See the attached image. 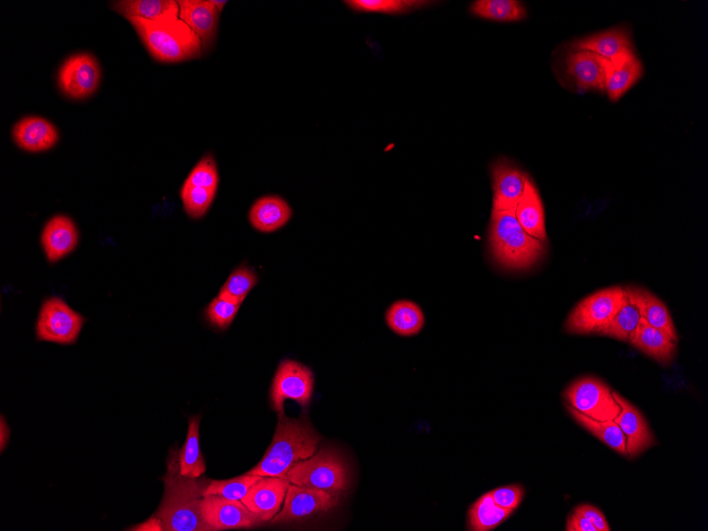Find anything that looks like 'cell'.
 Returning <instances> with one entry per match:
<instances>
[{
    "mask_svg": "<svg viewBox=\"0 0 708 531\" xmlns=\"http://www.w3.org/2000/svg\"><path fill=\"white\" fill-rule=\"evenodd\" d=\"M175 454L169 460V472L164 477L166 486L163 505L157 512L162 530L208 531L211 528L202 516V500L210 481H199L181 474Z\"/></svg>",
    "mask_w": 708,
    "mask_h": 531,
    "instance_id": "obj_1",
    "label": "cell"
},
{
    "mask_svg": "<svg viewBox=\"0 0 708 531\" xmlns=\"http://www.w3.org/2000/svg\"><path fill=\"white\" fill-rule=\"evenodd\" d=\"M276 433L261 462L246 474L286 479L298 463L314 455L322 437L305 418H278Z\"/></svg>",
    "mask_w": 708,
    "mask_h": 531,
    "instance_id": "obj_2",
    "label": "cell"
},
{
    "mask_svg": "<svg viewBox=\"0 0 708 531\" xmlns=\"http://www.w3.org/2000/svg\"><path fill=\"white\" fill-rule=\"evenodd\" d=\"M489 245L494 261L511 271L534 268L547 250V243L525 232L516 217L515 209L492 210Z\"/></svg>",
    "mask_w": 708,
    "mask_h": 531,
    "instance_id": "obj_3",
    "label": "cell"
},
{
    "mask_svg": "<svg viewBox=\"0 0 708 531\" xmlns=\"http://www.w3.org/2000/svg\"><path fill=\"white\" fill-rule=\"evenodd\" d=\"M158 62L180 63L199 59L203 55L199 35L179 17H165L157 21L128 20Z\"/></svg>",
    "mask_w": 708,
    "mask_h": 531,
    "instance_id": "obj_4",
    "label": "cell"
},
{
    "mask_svg": "<svg viewBox=\"0 0 708 531\" xmlns=\"http://www.w3.org/2000/svg\"><path fill=\"white\" fill-rule=\"evenodd\" d=\"M627 298L624 287L599 290L583 298L570 313L564 329L571 334H598L611 321Z\"/></svg>",
    "mask_w": 708,
    "mask_h": 531,
    "instance_id": "obj_5",
    "label": "cell"
},
{
    "mask_svg": "<svg viewBox=\"0 0 708 531\" xmlns=\"http://www.w3.org/2000/svg\"><path fill=\"white\" fill-rule=\"evenodd\" d=\"M285 480L291 485L324 490L336 495L348 486L347 468L342 458L326 448L298 463Z\"/></svg>",
    "mask_w": 708,
    "mask_h": 531,
    "instance_id": "obj_6",
    "label": "cell"
},
{
    "mask_svg": "<svg viewBox=\"0 0 708 531\" xmlns=\"http://www.w3.org/2000/svg\"><path fill=\"white\" fill-rule=\"evenodd\" d=\"M564 398L573 409L597 421H612L622 411L611 387L595 377H584L573 382L564 392Z\"/></svg>",
    "mask_w": 708,
    "mask_h": 531,
    "instance_id": "obj_7",
    "label": "cell"
},
{
    "mask_svg": "<svg viewBox=\"0 0 708 531\" xmlns=\"http://www.w3.org/2000/svg\"><path fill=\"white\" fill-rule=\"evenodd\" d=\"M85 323L84 317L63 299L52 297L43 304L37 324L40 341L62 345L74 344Z\"/></svg>",
    "mask_w": 708,
    "mask_h": 531,
    "instance_id": "obj_8",
    "label": "cell"
},
{
    "mask_svg": "<svg viewBox=\"0 0 708 531\" xmlns=\"http://www.w3.org/2000/svg\"><path fill=\"white\" fill-rule=\"evenodd\" d=\"M313 385V373L307 366L291 360L283 361L277 369L271 392L273 409L278 416H286L283 404L288 399L296 401L300 406H308Z\"/></svg>",
    "mask_w": 708,
    "mask_h": 531,
    "instance_id": "obj_9",
    "label": "cell"
},
{
    "mask_svg": "<svg viewBox=\"0 0 708 531\" xmlns=\"http://www.w3.org/2000/svg\"><path fill=\"white\" fill-rule=\"evenodd\" d=\"M101 68L90 53L68 58L59 69L58 82L64 95L72 99L92 96L99 87Z\"/></svg>",
    "mask_w": 708,
    "mask_h": 531,
    "instance_id": "obj_10",
    "label": "cell"
},
{
    "mask_svg": "<svg viewBox=\"0 0 708 531\" xmlns=\"http://www.w3.org/2000/svg\"><path fill=\"white\" fill-rule=\"evenodd\" d=\"M339 503L338 495L324 490L290 485L285 507L277 515L273 523H288L299 521L327 512Z\"/></svg>",
    "mask_w": 708,
    "mask_h": 531,
    "instance_id": "obj_11",
    "label": "cell"
},
{
    "mask_svg": "<svg viewBox=\"0 0 708 531\" xmlns=\"http://www.w3.org/2000/svg\"><path fill=\"white\" fill-rule=\"evenodd\" d=\"M201 509L211 530L252 528L261 523L242 502L220 495H205Z\"/></svg>",
    "mask_w": 708,
    "mask_h": 531,
    "instance_id": "obj_12",
    "label": "cell"
},
{
    "mask_svg": "<svg viewBox=\"0 0 708 531\" xmlns=\"http://www.w3.org/2000/svg\"><path fill=\"white\" fill-rule=\"evenodd\" d=\"M493 209H516L524 196L528 175L507 159H498L491 166Z\"/></svg>",
    "mask_w": 708,
    "mask_h": 531,
    "instance_id": "obj_13",
    "label": "cell"
},
{
    "mask_svg": "<svg viewBox=\"0 0 708 531\" xmlns=\"http://www.w3.org/2000/svg\"><path fill=\"white\" fill-rule=\"evenodd\" d=\"M290 485L287 480L280 477L262 476L241 502L260 522L271 521L285 501Z\"/></svg>",
    "mask_w": 708,
    "mask_h": 531,
    "instance_id": "obj_14",
    "label": "cell"
},
{
    "mask_svg": "<svg viewBox=\"0 0 708 531\" xmlns=\"http://www.w3.org/2000/svg\"><path fill=\"white\" fill-rule=\"evenodd\" d=\"M613 397L622 409L614 421L625 435L628 456L634 458L654 446L656 440L642 413L616 392Z\"/></svg>",
    "mask_w": 708,
    "mask_h": 531,
    "instance_id": "obj_15",
    "label": "cell"
},
{
    "mask_svg": "<svg viewBox=\"0 0 708 531\" xmlns=\"http://www.w3.org/2000/svg\"><path fill=\"white\" fill-rule=\"evenodd\" d=\"M180 19L199 35L203 52L215 46L221 12L206 0H180Z\"/></svg>",
    "mask_w": 708,
    "mask_h": 531,
    "instance_id": "obj_16",
    "label": "cell"
},
{
    "mask_svg": "<svg viewBox=\"0 0 708 531\" xmlns=\"http://www.w3.org/2000/svg\"><path fill=\"white\" fill-rule=\"evenodd\" d=\"M630 302L639 309L641 316L650 326L666 333L678 343V333L668 308L660 298L647 289L628 286L624 288Z\"/></svg>",
    "mask_w": 708,
    "mask_h": 531,
    "instance_id": "obj_17",
    "label": "cell"
},
{
    "mask_svg": "<svg viewBox=\"0 0 708 531\" xmlns=\"http://www.w3.org/2000/svg\"><path fill=\"white\" fill-rule=\"evenodd\" d=\"M15 144L28 152H43L55 147L59 132L52 123L41 117H26L13 129Z\"/></svg>",
    "mask_w": 708,
    "mask_h": 531,
    "instance_id": "obj_18",
    "label": "cell"
},
{
    "mask_svg": "<svg viewBox=\"0 0 708 531\" xmlns=\"http://www.w3.org/2000/svg\"><path fill=\"white\" fill-rule=\"evenodd\" d=\"M41 241L48 261L57 262L76 249L78 229L66 216L53 217L46 224Z\"/></svg>",
    "mask_w": 708,
    "mask_h": 531,
    "instance_id": "obj_19",
    "label": "cell"
},
{
    "mask_svg": "<svg viewBox=\"0 0 708 531\" xmlns=\"http://www.w3.org/2000/svg\"><path fill=\"white\" fill-rule=\"evenodd\" d=\"M644 74V67L634 51L621 58L607 61L606 88L612 101L621 99Z\"/></svg>",
    "mask_w": 708,
    "mask_h": 531,
    "instance_id": "obj_20",
    "label": "cell"
},
{
    "mask_svg": "<svg viewBox=\"0 0 708 531\" xmlns=\"http://www.w3.org/2000/svg\"><path fill=\"white\" fill-rule=\"evenodd\" d=\"M606 65L607 60L595 53L576 50L568 59V72L583 90L605 91Z\"/></svg>",
    "mask_w": 708,
    "mask_h": 531,
    "instance_id": "obj_21",
    "label": "cell"
},
{
    "mask_svg": "<svg viewBox=\"0 0 708 531\" xmlns=\"http://www.w3.org/2000/svg\"><path fill=\"white\" fill-rule=\"evenodd\" d=\"M629 344L661 365L668 366L675 359L678 343L672 341L663 331L650 326L642 318Z\"/></svg>",
    "mask_w": 708,
    "mask_h": 531,
    "instance_id": "obj_22",
    "label": "cell"
},
{
    "mask_svg": "<svg viewBox=\"0 0 708 531\" xmlns=\"http://www.w3.org/2000/svg\"><path fill=\"white\" fill-rule=\"evenodd\" d=\"M576 50H587L612 61L633 52L630 33L626 28H614L601 32L574 44Z\"/></svg>",
    "mask_w": 708,
    "mask_h": 531,
    "instance_id": "obj_23",
    "label": "cell"
},
{
    "mask_svg": "<svg viewBox=\"0 0 708 531\" xmlns=\"http://www.w3.org/2000/svg\"><path fill=\"white\" fill-rule=\"evenodd\" d=\"M516 217L525 232L547 243L545 212L538 188L528 177L524 196L515 209Z\"/></svg>",
    "mask_w": 708,
    "mask_h": 531,
    "instance_id": "obj_24",
    "label": "cell"
},
{
    "mask_svg": "<svg viewBox=\"0 0 708 531\" xmlns=\"http://www.w3.org/2000/svg\"><path fill=\"white\" fill-rule=\"evenodd\" d=\"M112 10L125 19L157 21L165 17H179L180 5L174 0H122L112 5Z\"/></svg>",
    "mask_w": 708,
    "mask_h": 531,
    "instance_id": "obj_25",
    "label": "cell"
},
{
    "mask_svg": "<svg viewBox=\"0 0 708 531\" xmlns=\"http://www.w3.org/2000/svg\"><path fill=\"white\" fill-rule=\"evenodd\" d=\"M292 217L289 204L279 197L259 199L250 211L251 224L261 233L276 232Z\"/></svg>",
    "mask_w": 708,
    "mask_h": 531,
    "instance_id": "obj_26",
    "label": "cell"
},
{
    "mask_svg": "<svg viewBox=\"0 0 708 531\" xmlns=\"http://www.w3.org/2000/svg\"><path fill=\"white\" fill-rule=\"evenodd\" d=\"M200 417L189 420L185 446L180 452V471L183 476L200 479L206 471V465L200 449Z\"/></svg>",
    "mask_w": 708,
    "mask_h": 531,
    "instance_id": "obj_27",
    "label": "cell"
},
{
    "mask_svg": "<svg viewBox=\"0 0 708 531\" xmlns=\"http://www.w3.org/2000/svg\"><path fill=\"white\" fill-rule=\"evenodd\" d=\"M568 410L582 428L588 430L612 450L623 456H628L625 435L614 420L597 421L584 416L569 405Z\"/></svg>",
    "mask_w": 708,
    "mask_h": 531,
    "instance_id": "obj_28",
    "label": "cell"
},
{
    "mask_svg": "<svg viewBox=\"0 0 708 531\" xmlns=\"http://www.w3.org/2000/svg\"><path fill=\"white\" fill-rule=\"evenodd\" d=\"M389 328L402 336L418 334L424 325V315L418 305L409 300L395 303L386 313Z\"/></svg>",
    "mask_w": 708,
    "mask_h": 531,
    "instance_id": "obj_29",
    "label": "cell"
},
{
    "mask_svg": "<svg viewBox=\"0 0 708 531\" xmlns=\"http://www.w3.org/2000/svg\"><path fill=\"white\" fill-rule=\"evenodd\" d=\"M471 12L481 19L502 23L520 22L527 15L524 5L517 0H477Z\"/></svg>",
    "mask_w": 708,
    "mask_h": 531,
    "instance_id": "obj_30",
    "label": "cell"
},
{
    "mask_svg": "<svg viewBox=\"0 0 708 531\" xmlns=\"http://www.w3.org/2000/svg\"><path fill=\"white\" fill-rule=\"evenodd\" d=\"M513 511L495 504L490 493L482 495L469 511V527L474 531H488L497 528Z\"/></svg>",
    "mask_w": 708,
    "mask_h": 531,
    "instance_id": "obj_31",
    "label": "cell"
},
{
    "mask_svg": "<svg viewBox=\"0 0 708 531\" xmlns=\"http://www.w3.org/2000/svg\"><path fill=\"white\" fill-rule=\"evenodd\" d=\"M641 321L642 316L639 309L627 297L625 303L613 316L612 321L598 335L629 343L631 336L639 327Z\"/></svg>",
    "mask_w": 708,
    "mask_h": 531,
    "instance_id": "obj_32",
    "label": "cell"
},
{
    "mask_svg": "<svg viewBox=\"0 0 708 531\" xmlns=\"http://www.w3.org/2000/svg\"><path fill=\"white\" fill-rule=\"evenodd\" d=\"M354 11L365 13L404 14L430 6L423 0H348L345 3Z\"/></svg>",
    "mask_w": 708,
    "mask_h": 531,
    "instance_id": "obj_33",
    "label": "cell"
},
{
    "mask_svg": "<svg viewBox=\"0 0 708 531\" xmlns=\"http://www.w3.org/2000/svg\"><path fill=\"white\" fill-rule=\"evenodd\" d=\"M258 278L253 270L247 267H240L228 277L225 285L219 293V297L228 302L241 305L247 295L257 285Z\"/></svg>",
    "mask_w": 708,
    "mask_h": 531,
    "instance_id": "obj_34",
    "label": "cell"
},
{
    "mask_svg": "<svg viewBox=\"0 0 708 531\" xmlns=\"http://www.w3.org/2000/svg\"><path fill=\"white\" fill-rule=\"evenodd\" d=\"M262 476L245 474L237 479L227 481H210L205 495H220V497L241 501L247 492L260 480Z\"/></svg>",
    "mask_w": 708,
    "mask_h": 531,
    "instance_id": "obj_35",
    "label": "cell"
},
{
    "mask_svg": "<svg viewBox=\"0 0 708 531\" xmlns=\"http://www.w3.org/2000/svg\"><path fill=\"white\" fill-rule=\"evenodd\" d=\"M217 190L187 185L184 183L181 198L187 215L193 219L205 216L214 202Z\"/></svg>",
    "mask_w": 708,
    "mask_h": 531,
    "instance_id": "obj_36",
    "label": "cell"
},
{
    "mask_svg": "<svg viewBox=\"0 0 708 531\" xmlns=\"http://www.w3.org/2000/svg\"><path fill=\"white\" fill-rule=\"evenodd\" d=\"M185 184L217 190L219 185V173L214 156L206 155L202 158L199 164L194 167L189 174Z\"/></svg>",
    "mask_w": 708,
    "mask_h": 531,
    "instance_id": "obj_37",
    "label": "cell"
},
{
    "mask_svg": "<svg viewBox=\"0 0 708 531\" xmlns=\"http://www.w3.org/2000/svg\"><path fill=\"white\" fill-rule=\"evenodd\" d=\"M240 306L218 296L206 309L208 321L220 329H227L234 322Z\"/></svg>",
    "mask_w": 708,
    "mask_h": 531,
    "instance_id": "obj_38",
    "label": "cell"
},
{
    "mask_svg": "<svg viewBox=\"0 0 708 531\" xmlns=\"http://www.w3.org/2000/svg\"><path fill=\"white\" fill-rule=\"evenodd\" d=\"M489 493L495 504L511 511L519 507L524 497V489L518 485L494 489Z\"/></svg>",
    "mask_w": 708,
    "mask_h": 531,
    "instance_id": "obj_39",
    "label": "cell"
},
{
    "mask_svg": "<svg viewBox=\"0 0 708 531\" xmlns=\"http://www.w3.org/2000/svg\"><path fill=\"white\" fill-rule=\"evenodd\" d=\"M574 511L589 520L596 527L597 531L611 530L604 513L598 508L589 504H583L576 507Z\"/></svg>",
    "mask_w": 708,
    "mask_h": 531,
    "instance_id": "obj_40",
    "label": "cell"
},
{
    "mask_svg": "<svg viewBox=\"0 0 708 531\" xmlns=\"http://www.w3.org/2000/svg\"><path fill=\"white\" fill-rule=\"evenodd\" d=\"M566 531H597L596 527L586 518L573 512L568 523H566Z\"/></svg>",
    "mask_w": 708,
    "mask_h": 531,
    "instance_id": "obj_41",
    "label": "cell"
},
{
    "mask_svg": "<svg viewBox=\"0 0 708 531\" xmlns=\"http://www.w3.org/2000/svg\"><path fill=\"white\" fill-rule=\"evenodd\" d=\"M4 418H2V452H4L6 445L8 444V439L10 432L8 431Z\"/></svg>",
    "mask_w": 708,
    "mask_h": 531,
    "instance_id": "obj_42",
    "label": "cell"
},
{
    "mask_svg": "<svg viewBox=\"0 0 708 531\" xmlns=\"http://www.w3.org/2000/svg\"><path fill=\"white\" fill-rule=\"evenodd\" d=\"M212 4H214L220 12H222L223 8L226 6L227 2H216V0H212Z\"/></svg>",
    "mask_w": 708,
    "mask_h": 531,
    "instance_id": "obj_43",
    "label": "cell"
}]
</instances>
